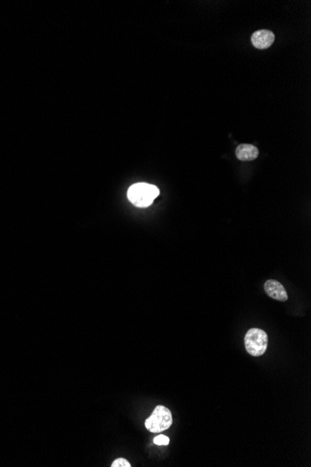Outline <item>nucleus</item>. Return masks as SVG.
Segmentation results:
<instances>
[{"label": "nucleus", "mask_w": 311, "mask_h": 467, "mask_svg": "<svg viewBox=\"0 0 311 467\" xmlns=\"http://www.w3.org/2000/svg\"><path fill=\"white\" fill-rule=\"evenodd\" d=\"M274 40V34L268 30H259L255 32L252 36V43L259 50L267 49L272 45Z\"/></svg>", "instance_id": "39448f33"}, {"label": "nucleus", "mask_w": 311, "mask_h": 467, "mask_svg": "<svg viewBox=\"0 0 311 467\" xmlns=\"http://www.w3.org/2000/svg\"><path fill=\"white\" fill-rule=\"evenodd\" d=\"M154 443L156 445L158 446H167L169 445L170 443V439L166 436V435H163V434H160V435H157L155 439H154Z\"/></svg>", "instance_id": "0eeeda50"}, {"label": "nucleus", "mask_w": 311, "mask_h": 467, "mask_svg": "<svg viewBox=\"0 0 311 467\" xmlns=\"http://www.w3.org/2000/svg\"><path fill=\"white\" fill-rule=\"evenodd\" d=\"M259 155L258 149L250 144H240L236 150V156L241 161H250L256 160Z\"/></svg>", "instance_id": "423d86ee"}, {"label": "nucleus", "mask_w": 311, "mask_h": 467, "mask_svg": "<svg viewBox=\"0 0 311 467\" xmlns=\"http://www.w3.org/2000/svg\"><path fill=\"white\" fill-rule=\"evenodd\" d=\"M264 287L267 295L272 298L273 300L283 302L288 301V294L286 292V289L278 281L269 279L265 283Z\"/></svg>", "instance_id": "20e7f679"}, {"label": "nucleus", "mask_w": 311, "mask_h": 467, "mask_svg": "<svg viewBox=\"0 0 311 467\" xmlns=\"http://www.w3.org/2000/svg\"><path fill=\"white\" fill-rule=\"evenodd\" d=\"M245 349L252 356L258 357L267 352L268 336L260 328H251L245 335Z\"/></svg>", "instance_id": "f03ea898"}, {"label": "nucleus", "mask_w": 311, "mask_h": 467, "mask_svg": "<svg viewBox=\"0 0 311 467\" xmlns=\"http://www.w3.org/2000/svg\"><path fill=\"white\" fill-rule=\"evenodd\" d=\"M127 195L129 200L134 206L145 208L150 206L156 198L160 195V189L150 184H134L129 189Z\"/></svg>", "instance_id": "f257e3e1"}, {"label": "nucleus", "mask_w": 311, "mask_h": 467, "mask_svg": "<svg viewBox=\"0 0 311 467\" xmlns=\"http://www.w3.org/2000/svg\"><path fill=\"white\" fill-rule=\"evenodd\" d=\"M131 463L124 458H117V460H115L114 462H112L111 467H131Z\"/></svg>", "instance_id": "6e6552de"}, {"label": "nucleus", "mask_w": 311, "mask_h": 467, "mask_svg": "<svg viewBox=\"0 0 311 467\" xmlns=\"http://www.w3.org/2000/svg\"><path fill=\"white\" fill-rule=\"evenodd\" d=\"M172 424L171 411L164 406H157L149 418L145 420V428L151 433H161Z\"/></svg>", "instance_id": "7ed1b4c3"}]
</instances>
